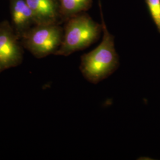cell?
I'll return each instance as SVG.
<instances>
[{
	"label": "cell",
	"instance_id": "obj_1",
	"mask_svg": "<svg viewBox=\"0 0 160 160\" xmlns=\"http://www.w3.org/2000/svg\"><path fill=\"white\" fill-rule=\"evenodd\" d=\"M98 7L103 28L102 40L94 49L81 56L80 65L84 78L94 84L108 78L120 65L119 57L115 49L114 36L106 26L100 1Z\"/></svg>",
	"mask_w": 160,
	"mask_h": 160
},
{
	"label": "cell",
	"instance_id": "obj_2",
	"mask_svg": "<svg viewBox=\"0 0 160 160\" xmlns=\"http://www.w3.org/2000/svg\"><path fill=\"white\" fill-rule=\"evenodd\" d=\"M102 33V23L96 22L86 12L75 15L67 20L62 42L55 55L67 57L82 51L96 42Z\"/></svg>",
	"mask_w": 160,
	"mask_h": 160
},
{
	"label": "cell",
	"instance_id": "obj_3",
	"mask_svg": "<svg viewBox=\"0 0 160 160\" xmlns=\"http://www.w3.org/2000/svg\"><path fill=\"white\" fill-rule=\"evenodd\" d=\"M63 29L58 24L36 25L22 37L23 45L34 57L40 59L54 54L61 45Z\"/></svg>",
	"mask_w": 160,
	"mask_h": 160
},
{
	"label": "cell",
	"instance_id": "obj_4",
	"mask_svg": "<svg viewBox=\"0 0 160 160\" xmlns=\"http://www.w3.org/2000/svg\"><path fill=\"white\" fill-rule=\"evenodd\" d=\"M18 39L9 23H0V74L22 62L23 51Z\"/></svg>",
	"mask_w": 160,
	"mask_h": 160
},
{
	"label": "cell",
	"instance_id": "obj_5",
	"mask_svg": "<svg viewBox=\"0 0 160 160\" xmlns=\"http://www.w3.org/2000/svg\"><path fill=\"white\" fill-rule=\"evenodd\" d=\"M34 15L35 25L58 24L62 18L58 0H26Z\"/></svg>",
	"mask_w": 160,
	"mask_h": 160
},
{
	"label": "cell",
	"instance_id": "obj_6",
	"mask_svg": "<svg viewBox=\"0 0 160 160\" xmlns=\"http://www.w3.org/2000/svg\"><path fill=\"white\" fill-rule=\"evenodd\" d=\"M12 28L19 39L35 24L34 15L26 0H10Z\"/></svg>",
	"mask_w": 160,
	"mask_h": 160
},
{
	"label": "cell",
	"instance_id": "obj_7",
	"mask_svg": "<svg viewBox=\"0 0 160 160\" xmlns=\"http://www.w3.org/2000/svg\"><path fill=\"white\" fill-rule=\"evenodd\" d=\"M61 17L68 19L75 15L88 10L92 0H58Z\"/></svg>",
	"mask_w": 160,
	"mask_h": 160
},
{
	"label": "cell",
	"instance_id": "obj_8",
	"mask_svg": "<svg viewBox=\"0 0 160 160\" xmlns=\"http://www.w3.org/2000/svg\"><path fill=\"white\" fill-rule=\"evenodd\" d=\"M149 14L160 33V0H145Z\"/></svg>",
	"mask_w": 160,
	"mask_h": 160
}]
</instances>
